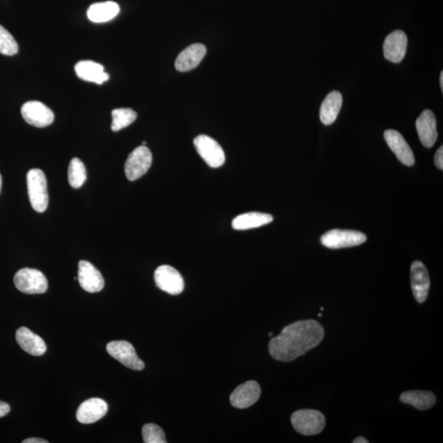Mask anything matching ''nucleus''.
Wrapping results in <instances>:
<instances>
[{
  "label": "nucleus",
  "instance_id": "12",
  "mask_svg": "<svg viewBox=\"0 0 443 443\" xmlns=\"http://www.w3.org/2000/svg\"><path fill=\"white\" fill-rule=\"evenodd\" d=\"M410 279L414 297L419 303H424L428 297L430 279L428 270L422 262L414 261L410 268Z\"/></svg>",
  "mask_w": 443,
  "mask_h": 443
},
{
  "label": "nucleus",
  "instance_id": "20",
  "mask_svg": "<svg viewBox=\"0 0 443 443\" xmlns=\"http://www.w3.org/2000/svg\"><path fill=\"white\" fill-rule=\"evenodd\" d=\"M75 72L80 79L94 82L98 85L103 84L109 78L103 66L91 60H83L76 63Z\"/></svg>",
  "mask_w": 443,
  "mask_h": 443
},
{
  "label": "nucleus",
  "instance_id": "10",
  "mask_svg": "<svg viewBox=\"0 0 443 443\" xmlns=\"http://www.w3.org/2000/svg\"><path fill=\"white\" fill-rule=\"evenodd\" d=\"M156 286L170 295H179L183 292L184 281L180 273L169 265H161L155 272Z\"/></svg>",
  "mask_w": 443,
  "mask_h": 443
},
{
  "label": "nucleus",
  "instance_id": "36",
  "mask_svg": "<svg viewBox=\"0 0 443 443\" xmlns=\"http://www.w3.org/2000/svg\"><path fill=\"white\" fill-rule=\"evenodd\" d=\"M269 336H270V337H272V336H273V332H272L269 333Z\"/></svg>",
  "mask_w": 443,
  "mask_h": 443
},
{
  "label": "nucleus",
  "instance_id": "1",
  "mask_svg": "<svg viewBox=\"0 0 443 443\" xmlns=\"http://www.w3.org/2000/svg\"><path fill=\"white\" fill-rule=\"evenodd\" d=\"M325 337V330L319 322L300 320L283 328L280 335L273 337L269 344L271 357L283 362H290L318 346Z\"/></svg>",
  "mask_w": 443,
  "mask_h": 443
},
{
  "label": "nucleus",
  "instance_id": "29",
  "mask_svg": "<svg viewBox=\"0 0 443 443\" xmlns=\"http://www.w3.org/2000/svg\"><path fill=\"white\" fill-rule=\"evenodd\" d=\"M435 166L442 170L443 168V147L437 151L435 155Z\"/></svg>",
  "mask_w": 443,
  "mask_h": 443
},
{
  "label": "nucleus",
  "instance_id": "32",
  "mask_svg": "<svg viewBox=\"0 0 443 443\" xmlns=\"http://www.w3.org/2000/svg\"><path fill=\"white\" fill-rule=\"evenodd\" d=\"M354 443H369V441L363 437H358L353 441Z\"/></svg>",
  "mask_w": 443,
  "mask_h": 443
},
{
  "label": "nucleus",
  "instance_id": "17",
  "mask_svg": "<svg viewBox=\"0 0 443 443\" xmlns=\"http://www.w3.org/2000/svg\"><path fill=\"white\" fill-rule=\"evenodd\" d=\"M206 51V47L202 44H193L180 53L175 62V68L179 72L185 73L198 67Z\"/></svg>",
  "mask_w": 443,
  "mask_h": 443
},
{
  "label": "nucleus",
  "instance_id": "7",
  "mask_svg": "<svg viewBox=\"0 0 443 443\" xmlns=\"http://www.w3.org/2000/svg\"><path fill=\"white\" fill-rule=\"evenodd\" d=\"M194 145L200 156L211 168H217L225 163V154L215 140L205 135H200L194 140Z\"/></svg>",
  "mask_w": 443,
  "mask_h": 443
},
{
  "label": "nucleus",
  "instance_id": "31",
  "mask_svg": "<svg viewBox=\"0 0 443 443\" xmlns=\"http://www.w3.org/2000/svg\"><path fill=\"white\" fill-rule=\"evenodd\" d=\"M23 442L24 443H48L49 442L45 439H38V437H31V439H27L23 441Z\"/></svg>",
  "mask_w": 443,
  "mask_h": 443
},
{
  "label": "nucleus",
  "instance_id": "22",
  "mask_svg": "<svg viewBox=\"0 0 443 443\" xmlns=\"http://www.w3.org/2000/svg\"><path fill=\"white\" fill-rule=\"evenodd\" d=\"M273 220V218L269 213L260 212H250L243 213L235 218L232 226L235 230H248L266 225Z\"/></svg>",
  "mask_w": 443,
  "mask_h": 443
},
{
  "label": "nucleus",
  "instance_id": "9",
  "mask_svg": "<svg viewBox=\"0 0 443 443\" xmlns=\"http://www.w3.org/2000/svg\"><path fill=\"white\" fill-rule=\"evenodd\" d=\"M25 121L36 128H46L52 124L54 114L51 108L40 101H29L21 108Z\"/></svg>",
  "mask_w": 443,
  "mask_h": 443
},
{
  "label": "nucleus",
  "instance_id": "3",
  "mask_svg": "<svg viewBox=\"0 0 443 443\" xmlns=\"http://www.w3.org/2000/svg\"><path fill=\"white\" fill-rule=\"evenodd\" d=\"M291 421L294 429L306 436L319 434L325 427V415L316 409H299L292 414Z\"/></svg>",
  "mask_w": 443,
  "mask_h": 443
},
{
  "label": "nucleus",
  "instance_id": "18",
  "mask_svg": "<svg viewBox=\"0 0 443 443\" xmlns=\"http://www.w3.org/2000/svg\"><path fill=\"white\" fill-rule=\"evenodd\" d=\"M417 129L421 143L426 148L433 147L437 139L434 113L429 109H426L421 113L417 121Z\"/></svg>",
  "mask_w": 443,
  "mask_h": 443
},
{
  "label": "nucleus",
  "instance_id": "27",
  "mask_svg": "<svg viewBox=\"0 0 443 443\" xmlns=\"http://www.w3.org/2000/svg\"><path fill=\"white\" fill-rule=\"evenodd\" d=\"M19 52V45L9 31L0 25V54L13 56Z\"/></svg>",
  "mask_w": 443,
  "mask_h": 443
},
{
  "label": "nucleus",
  "instance_id": "4",
  "mask_svg": "<svg viewBox=\"0 0 443 443\" xmlns=\"http://www.w3.org/2000/svg\"><path fill=\"white\" fill-rule=\"evenodd\" d=\"M14 284L16 289L26 294H43L47 291L48 281L40 270L25 268L16 273Z\"/></svg>",
  "mask_w": 443,
  "mask_h": 443
},
{
  "label": "nucleus",
  "instance_id": "26",
  "mask_svg": "<svg viewBox=\"0 0 443 443\" xmlns=\"http://www.w3.org/2000/svg\"><path fill=\"white\" fill-rule=\"evenodd\" d=\"M87 178L86 167L78 158H73L68 167V182L71 187L78 189Z\"/></svg>",
  "mask_w": 443,
  "mask_h": 443
},
{
  "label": "nucleus",
  "instance_id": "23",
  "mask_svg": "<svg viewBox=\"0 0 443 443\" xmlns=\"http://www.w3.org/2000/svg\"><path fill=\"white\" fill-rule=\"evenodd\" d=\"M120 11L118 4L113 1L92 4L87 11L88 19L96 24L106 23L116 16Z\"/></svg>",
  "mask_w": 443,
  "mask_h": 443
},
{
  "label": "nucleus",
  "instance_id": "16",
  "mask_svg": "<svg viewBox=\"0 0 443 443\" xmlns=\"http://www.w3.org/2000/svg\"><path fill=\"white\" fill-rule=\"evenodd\" d=\"M108 404L101 398H91L82 402L76 412V419L81 424L97 422L107 414Z\"/></svg>",
  "mask_w": 443,
  "mask_h": 443
},
{
  "label": "nucleus",
  "instance_id": "5",
  "mask_svg": "<svg viewBox=\"0 0 443 443\" xmlns=\"http://www.w3.org/2000/svg\"><path fill=\"white\" fill-rule=\"evenodd\" d=\"M365 234L352 230L333 229L322 235L321 243L330 249L352 248L366 242Z\"/></svg>",
  "mask_w": 443,
  "mask_h": 443
},
{
  "label": "nucleus",
  "instance_id": "13",
  "mask_svg": "<svg viewBox=\"0 0 443 443\" xmlns=\"http://www.w3.org/2000/svg\"><path fill=\"white\" fill-rule=\"evenodd\" d=\"M261 388L258 382L248 381L238 386L231 396L230 402L234 407L238 409L248 408L259 400Z\"/></svg>",
  "mask_w": 443,
  "mask_h": 443
},
{
  "label": "nucleus",
  "instance_id": "19",
  "mask_svg": "<svg viewBox=\"0 0 443 443\" xmlns=\"http://www.w3.org/2000/svg\"><path fill=\"white\" fill-rule=\"evenodd\" d=\"M16 340L24 351L35 357H40L46 352V345L43 339L26 327L16 330Z\"/></svg>",
  "mask_w": 443,
  "mask_h": 443
},
{
  "label": "nucleus",
  "instance_id": "28",
  "mask_svg": "<svg viewBox=\"0 0 443 443\" xmlns=\"http://www.w3.org/2000/svg\"><path fill=\"white\" fill-rule=\"evenodd\" d=\"M142 437L146 443H166V437L160 426L155 424H145L142 429Z\"/></svg>",
  "mask_w": 443,
  "mask_h": 443
},
{
  "label": "nucleus",
  "instance_id": "2",
  "mask_svg": "<svg viewBox=\"0 0 443 443\" xmlns=\"http://www.w3.org/2000/svg\"><path fill=\"white\" fill-rule=\"evenodd\" d=\"M27 190L33 210L38 213L45 212L49 205L47 179L39 168H33L27 173Z\"/></svg>",
  "mask_w": 443,
  "mask_h": 443
},
{
  "label": "nucleus",
  "instance_id": "34",
  "mask_svg": "<svg viewBox=\"0 0 443 443\" xmlns=\"http://www.w3.org/2000/svg\"><path fill=\"white\" fill-rule=\"evenodd\" d=\"M2 189V176L1 174H0V191H1Z\"/></svg>",
  "mask_w": 443,
  "mask_h": 443
},
{
  "label": "nucleus",
  "instance_id": "8",
  "mask_svg": "<svg viewBox=\"0 0 443 443\" xmlns=\"http://www.w3.org/2000/svg\"><path fill=\"white\" fill-rule=\"evenodd\" d=\"M107 352L113 358L119 361L131 370L141 371L144 370L145 364L128 342L113 341L107 344Z\"/></svg>",
  "mask_w": 443,
  "mask_h": 443
},
{
  "label": "nucleus",
  "instance_id": "30",
  "mask_svg": "<svg viewBox=\"0 0 443 443\" xmlns=\"http://www.w3.org/2000/svg\"><path fill=\"white\" fill-rule=\"evenodd\" d=\"M10 406L8 403L0 401V418L5 417L10 412Z\"/></svg>",
  "mask_w": 443,
  "mask_h": 443
},
{
  "label": "nucleus",
  "instance_id": "6",
  "mask_svg": "<svg viewBox=\"0 0 443 443\" xmlns=\"http://www.w3.org/2000/svg\"><path fill=\"white\" fill-rule=\"evenodd\" d=\"M152 154L146 146H141L131 153L125 163V173L130 180H136L149 171Z\"/></svg>",
  "mask_w": 443,
  "mask_h": 443
},
{
  "label": "nucleus",
  "instance_id": "33",
  "mask_svg": "<svg viewBox=\"0 0 443 443\" xmlns=\"http://www.w3.org/2000/svg\"><path fill=\"white\" fill-rule=\"evenodd\" d=\"M440 86H441V90L442 92L443 91V72L442 71L441 72V75H440Z\"/></svg>",
  "mask_w": 443,
  "mask_h": 443
},
{
  "label": "nucleus",
  "instance_id": "14",
  "mask_svg": "<svg viewBox=\"0 0 443 443\" xmlns=\"http://www.w3.org/2000/svg\"><path fill=\"white\" fill-rule=\"evenodd\" d=\"M408 39L406 33L397 30L386 37L384 44V54L388 61L401 63L406 56Z\"/></svg>",
  "mask_w": 443,
  "mask_h": 443
},
{
  "label": "nucleus",
  "instance_id": "15",
  "mask_svg": "<svg viewBox=\"0 0 443 443\" xmlns=\"http://www.w3.org/2000/svg\"><path fill=\"white\" fill-rule=\"evenodd\" d=\"M385 138L399 161L407 166H414L415 163L414 153L400 133L395 130H387Z\"/></svg>",
  "mask_w": 443,
  "mask_h": 443
},
{
  "label": "nucleus",
  "instance_id": "35",
  "mask_svg": "<svg viewBox=\"0 0 443 443\" xmlns=\"http://www.w3.org/2000/svg\"><path fill=\"white\" fill-rule=\"evenodd\" d=\"M146 141H144V142H143V143H142V146H146Z\"/></svg>",
  "mask_w": 443,
  "mask_h": 443
},
{
  "label": "nucleus",
  "instance_id": "24",
  "mask_svg": "<svg viewBox=\"0 0 443 443\" xmlns=\"http://www.w3.org/2000/svg\"><path fill=\"white\" fill-rule=\"evenodd\" d=\"M400 400L418 409L426 410L434 406L436 397L433 392L428 391H408L402 394Z\"/></svg>",
  "mask_w": 443,
  "mask_h": 443
},
{
  "label": "nucleus",
  "instance_id": "21",
  "mask_svg": "<svg viewBox=\"0 0 443 443\" xmlns=\"http://www.w3.org/2000/svg\"><path fill=\"white\" fill-rule=\"evenodd\" d=\"M342 106V96L339 91L328 94L320 108V120L325 125H331L336 121Z\"/></svg>",
  "mask_w": 443,
  "mask_h": 443
},
{
  "label": "nucleus",
  "instance_id": "11",
  "mask_svg": "<svg viewBox=\"0 0 443 443\" xmlns=\"http://www.w3.org/2000/svg\"><path fill=\"white\" fill-rule=\"evenodd\" d=\"M78 280L82 289L90 293L101 292L105 287V280L101 273L86 260L79 262Z\"/></svg>",
  "mask_w": 443,
  "mask_h": 443
},
{
  "label": "nucleus",
  "instance_id": "25",
  "mask_svg": "<svg viewBox=\"0 0 443 443\" xmlns=\"http://www.w3.org/2000/svg\"><path fill=\"white\" fill-rule=\"evenodd\" d=\"M136 118H138V113L131 108L113 109L111 129L113 131H118L127 128L135 122Z\"/></svg>",
  "mask_w": 443,
  "mask_h": 443
}]
</instances>
